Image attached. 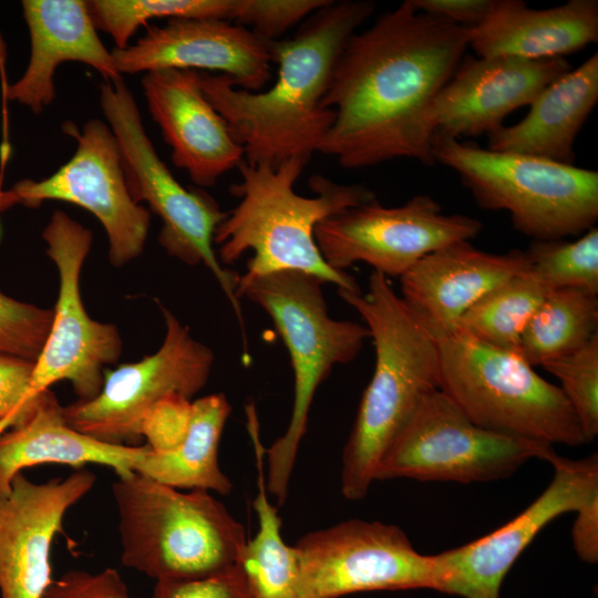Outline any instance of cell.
I'll use <instances>...</instances> for the list:
<instances>
[{
	"mask_svg": "<svg viewBox=\"0 0 598 598\" xmlns=\"http://www.w3.org/2000/svg\"><path fill=\"white\" fill-rule=\"evenodd\" d=\"M470 28L414 9L410 0L347 41L322 106L334 113L318 152L344 168L432 156L434 102L470 48Z\"/></svg>",
	"mask_w": 598,
	"mask_h": 598,
	"instance_id": "6da1fadb",
	"label": "cell"
},
{
	"mask_svg": "<svg viewBox=\"0 0 598 598\" xmlns=\"http://www.w3.org/2000/svg\"><path fill=\"white\" fill-rule=\"evenodd\" d=\"M369 0L331 1L309 16L288 40L269 41L274 84L262 92L238 89L224 74L197 71L199 86L241 146L246 163L277 167L318 152L334 113L322 100L337 59L373 13Z\"/></svg>",
	"mask_w": 598,
	"mask_h": 598,
	"instance_id": "7a4b0ae2",
	"label": "cell"
},
{
	"mask_svg": "<svg viewBox=\"0 0 598 598\" xmlns=\"http://www.w3.org/2000/svg\"><path fill=\"white\" fill-rule=\"evenodd\" d=\"M338 293L362 317L375 349L374 371L342 453V495L359 501L421 400L440 389V348L384 275L373 271L364 295L343 289Z\"/></svg>",
	"mask_w": 598,
	"mask_h": 598,
	"instance_id": "3957f363",
	"label": "cell"
},
{
	"mask_svg": "<svg viewBox=\"0 0 598 598\" xmlns=\"http://www.w3.org/2000/svg\"><path fill=\"white\" fill-rule=\"evenodd\" d=\"M308 159L293 157L277 167L239 164L241 181L230 192L240 198L214 234L219 261L233 264L246 251L248 277L295 270L312 275L338 289L361 292L355 279L330 267L315 240V229L324 218L375 199L360 185L338 184L322 175L309 181L313 197L298 195L295 183Z\"/></svg>",
	"mask_w": 598,
	"mask_h": 598,
	"instance_id": "277c9868",
	"label": "cell"
},
{
	"mask_svg": "<svg viewBox=\"0 0 598 598\" xmlns=\"http://www.w3.org/2000/svg\"><path fill=\"white\" fill-rule=\"evenodd\" d=\"M112 494L125 567L162 581L237 564L245 528L210 492H183L130 472L117 475Z\"/></svg>",
	"mask_w": 598,
	"mask_h": 598,
	"instance_id": "5b68a950",
	"label": "cell"
},
{
	"mask_svg": "<svg viewBox=\"0 0 598 598\" xmlns=\"http://www.w3.org/2000/svg\"><path fill=\"white\" fill-rule=\"evenodd\" d=\"M317 277L295 270L237 277L236 293L261 307L281 337L293 371V402L285 433L268 448L266 485L281 506L319 385L334 365L355 359L370 338L365 326L330 317Z\"/></svg>",
	"mask_w": 598,
	"mask_h": 598,
	"instance_id": "8992f818",
	"label": "cell"
},
{
	"mask_svg": "<svg viewBox=\"0 0 598 598\" xmlns=\"http://www.w3.org/2000/svg\"><path fill=\"white\" fill-rule=\"evenodd\" d=\"M432 156L453 169L477 205L506 210L533 240L580 236L598 219V173L542 157L482 148L434 133Z\"/></svg>",
	"mask_w": 598,
	"mask_h": 598,
	"instance_id": "52a82bcc",
	"label": "cell"
},
{
	"mask_svg": "<svg viewBox=\"0 0 598 598\" xmlns=\"http://www.w3.org/2000/svg\"><path fill=\"white\" fill-rule=\"evenodd\" d=\"M440 389L476 425L546 444L586 443L559 386L519 354L456 332L439 339Z\"/></svg>",
	"mask_w": 598,
	"mask_h": 598,
	"instance_id": "ba28073f",
	"label": "cell"
},
{
	"mask_svg": "<svg viewBox=\"0 0 598 598\" xmlns=\"http://www.w3.org/2000/svg\"><path fill=\"white\" fill-rule=\"evenodd\" d=\"M100 105L118 145L126 186L132 199L162 220L158 236L166 252L187 265H205L217 279L244 329L238 275L221 267L213 248L217 226L226 217L203 190L184 188L159 158L144 128L135 99L123 79L100 86Z\"/></svg>",
	"mask_w": 598,
	"mask_h": 598,
	"instance_id": "9c48e42d",
	"label": "cell"
},
{
	"mask_svg": "<svg viewBox=\"0 0 598 598\" xmlns=\"http://www.w3.org/2000/svg\"><path fill=\"white\" fill-rule=\"evenodd\" d=\"M553 445L483 429L441 390L429 392L389 445L374 481L475 483L512 476L533 458L556 455Z\"/></svg>",
	"mask_w": 598,
	"mask_h": 598,
	"instance_id": "30bf717a",
	"label": "cell"
},
{
	"mask_svg": "<svg viewBox=\"0 0 598 598\" xmlns=\"http://www.w3.org/2000/svg\"><path fill=\"white\" fill-rule=\"evenodd\" d=\"M47 254L59 274L53 320L34 362L30 391L38 395L59 381H70L79 400H91L104 382L103 369L122 353V339L111 323L93 320L80 295L82 266L92 246L89 228L55 210L43 229Z\"/></svg>",
	"mask_w": 598,
	"mask_h": 598,
	"instance_id": "8fae6325",
	"label": "cell"
},
{
	"mask_svg": "<svg viewBox=\"0 0 598 598\" xmlns=\"http://www.w3.org/2000/svg\"><path fill=\"white\" fill-rule=\"evenodd\" d=\"M482 223L462 214H444L427 195H416L398 207L377 198L331 215L315 229L326 262L343 271L364 262L385 277H401L424 256L476 237Z\"/></svg>",
	"mask_w": 598,
	"mask_h": 598,
	"instance_id": "7c38bea8",
	"label": "cell"
},
{
	"mask_svg": "<svg viewBox=\"0 0 598 598\" xmlns=\"http://www.w3.org/2000/svg\"><path fill=\"white\" fill-rule=\"evenodd\" d=\"M165 337L159 349L137 362L104 373L101 391L91 400L62 406L74 430L111 444L135 445L146 411L162 398L178 393L192 399L207 383L213 351L159 305Z\"/></svg>",
	"mask_w": 598,
	"mask_h": 598,
	"instance_id": "4fadbf2b",
	"label": "cell"
},
{
	"mask_svg": "<svg viewBox=\"0 0 598 598\" xmlns=\"http://www.w3.org/2000/svg\"><path fill=\"white\" fill-rule=\"evenodd\" d=\"M303 598L374 590L435 589L432 555L420 554L396 525L349 519L309 532L293 545Z\"/></svg>",
	"mask_w": 598,
	"mask_h": 598,
	"instance_id": "5bb4252c",
	"label": "cell"
},
{
	"mask_svg": "<svg viewBox=\"0 0 598 598\" xmlns=\"http://www.w3.org/2000/svg\"><path fill=\"white\" fill-rule=\"evenodd\" d=\"M62 130L76 141L73 156L51 176L22 179L11 189L30 208L62 200L92 213L105 229L110 262L121 267L143 251L151 213L128 193L117 141L106 123L91 118L80 130L66 121Z\"/></svg>",
	"mask_w": 598,
	"mask_h": 598,
	"instance_id": "9a60e30c",
	"label": "cell"
},
{
	"mask_svg": "<svg viewBox=\"0 0 598 598\" xmlns=\"http://www.w3.org/2000/svg\"><path fill=\"white\" fill-rule=\"evenodd\" d=\"M548 486L515 518L473 542L432 555L436 591L463 598H501L507 573L537 534L598 492V455L571 460L554 455Z\"/></svg>",
	"mask_w": 598,
	"mask_h": 598,
	"instance_id": "2e32d148",
	"label": "cell"
},
{
	"mask_svg": "<svg viewBox=\"0 0 598 598\" xmlns=\"http://www.w3.org/2000/svg\"><path fill=\"white\" fill-rule=\"evenodd\" d=\"M95 481V474L84 468L44 483L20 472L0 493V598H41L53 579V539L66 512Z\"/></svg>",
	"mask_w": 598,
	"mask_h": 598,
	"instance_id": "e0dca14e",
	"label": "cell"
},
{
	"mask_svg": "<svg viewBox=\"0 0 598 598\" xmlns=\"http://www.w3.org/2000/svg\"><path fill=\"white\" fill-rule=\"evenodd\" d=\"M117 72L164 69L208 70L229 76L236 86L258 92L271 79L269 42L225 20L169 19L152 27L134 44L112 50Z\"/></svg>",
	"mask_w": 598,
	"mask_h": 598,
	"instance_id": "ac0fdd59",
	"label": "cell"
},
{
	"mask_svg": "<svg viewBox=\"0 0 598 598\" xmlns=\"http://www.w3.org/2000/svg\"><path fill=\"white\" fill-rule=\"evenodd\" d=\"M570 69L565 58L526 60L465 54L434 102V133L458 141L488 135Z\"/></svg>",
	"mask_w": 598,
	"mask_h": 598,
	"instance_id": "d6986e66",
	"label": "cell"
},
{
	"mask_svg": "<svg viewBox=\"0 0 598 598\" xmlns=\"http://www.w3.org/2000/svg\"><path fill=\"white\" fill-rule=\"evenodd\" d=\"M142 87L153 120L169 145L175 166L202 187L244 161L241 146L204 95L197 71L164 69L147 72Z\"/></svg>",
	"mask_w": 598,
	"mask_h": 598,
	"instance_id": "ffe728a7",
	"label": "cell"
},
{
	"mask_svg": "<svg viewBox=\"0 0 598 598\" xmlns=\"http://www.w3.org/2000/svg\"><path fill=\"white\" fill-rule=\"evenodd\" d=\"M525 251L494 254L470 240L437 249L400 277L401 298L439 340L458 331L466 311L505 280L526 272Z\"/></svg>",
	"mask_w": 598,
	"mask_h": 598,
	"instance_id": "44dd1931",
	"label": "cell"
},
{
	"mask_svg": "<svg viewBox=\"0 0 598 598\" xmlns=\"http://www.w3.org/2000/svg\"><path fill=\"white\" fill-rule=\"evenodd\" d=\"M30 34V59L24 73L7 91L14 101L40 114L55 97L54 73L68 61L85 63L106 81L122 79L112 51L99 38L86 1L23 0Z\"/></svg>",
	"mask_w": 598,
	"mask_h": 598,
	"instance_id": "7402d4cb",
	"label": "cell"
},
{
	"mask_svg": "<svg viewBox=\"0 0 598 598\" xmlns=\"http://www.w3.org/2000/svg\"><path fill=\"white\" fill-rule=\"evenodd\" d=\"M597 41V0L542 10L522 0H493L485 19L470 29L468 47L481 58L543 60L565 58Z\"/></svg>",
	"mask_w": 598,
	"mask_h": 598,
	"instance_id": "603a6c76",
	"label": "cell"
},
{
	"mask_svg": "<svg viewBox=\"0 0 598 598\" xmlns=\"http://www.w3.org/2000/svg\"><path fill=\"white\" fill-rule=\"evenodd\" d=\"M145 445L111 444L71 427L62 405L50 389L44 390L31 415L0 434V493L10 488L22 470L40 464H64L76 470L86 464L113 468L116 475L134 472Z\"/></svg>",
	"mask_w": 598,
	"mask_h": 598,
	"instance_id": "cb8c5ba5",
	"label": "cell"
},
{
	"mask_svg": "<svg viewBox=\"0 0 598 598\" xmlns=\"http://www.w3.org/2000/svg\"><path fill=\"white\" fill-rule=\"evenodd\" d=\"M598 101V53L546 86L516 124L489 133L488 150L574 164L576 137Z\"/></svg>",
	"mask_w": 598,
	"mask_h": 598,
	"instance_id": "d4e9b609",
	"label": "cell"
},
{
	"mask_svg": "<svg viewBox=\"0 0 598 598\" xmlns=\"http://www.w3.org/2000/svg\"><path fill=\"white\" fill-rule=\"evenodd\" d=\"M230 410L223 393L196 399L184 441L166 453H154L148 447L134 472L178 489L228 495L233 483L219 466L218 451Z\"/></svg>",
	"mask_w": 598,
	"mask_h": 598,
	"instance_id": "484cf974",
	"label": "cell"
},
{
	"mask_svg": "<svg viewBox=\"0 0 598 598\" xmlns=\"http://www.w3.org/2000/svg\"><path fill=\"white\" fill-rule=\"evenodd\" d=\"M247 427L257 467V495L254 508L258 519L256 535L246 540L239 565L254 598H303L301 569L295 546L281 534V518L268 496L265 473V447L254 405H247Z\"/></svg>",
	"mask_w": 598,
	"mask_h": 598,
	"instance_id": "4316f807",
	"label": "cell"
},
{
	"mask_svg": "<svg viewBox=\"0 0 598 598\" xmlns=\"http://www.w3.org/2000/svg\"><path fill=\"white\" fill-rule=\"evenodd\" d=\"M598 293L549 291L524 328L517 354L532 367L570 353L598 334Z\"/></svg>",
	"mask_w": 598,
	"mask_h": 598,
	"instance_id": "83f0119b",
	"label": "cell"
},
{
	"mask_svg": "<svg viewBox=\"0 0 598 598\" xmlns=\"http://www.w3.org/2000/svg\"><path fill=\"white\" fill-rule=\"evenodd\" d=\"M528 270L484 295L462 317L457 332L517 353L524 328L549 292Z\"/></svg>",
	"mask_w": 598,
	"mask_h": 598,
	"instance_id": "f1b7e54d",
	"label": "cell"
},
{
	"mask_svg": "<svg viewBox=\"0 0 598 598\" xmlns=\"http://www.w3.org/2000/svg\"><path fill=\"white\" fill-rule=\"evenodd\" d=\"M87 10L96 30L110 34L116 49L128 45L148 20L214 19L233 22L235 0H90Z\"/></svg>",
	"mask_w": 598,
	"mask_h": 598,
	"instance_id": "f546056e",
	"label": "cell"
},
{
	"mask_svg": "<svg viewBox=\"0 0 598 598\" xmlns=\"http://www.w3.org/2000/svg\"><path fill=\"white\" fill-rule=\"evenodd\" d=\"M528 272L549 291L580 288L598 293V228L574 241L532 240L525 250Z\"/></svg>",
	"mask_w": 598,
	"mask_h": 598,
	"instance_id": "4dcf8cb0",
	"label": "cell"
},
{
	"mask_svg": "<svg viewBox=\"0 0 598 598\" xmlns=\"http://www.w3.org/2000/svg\"><path fill=\"white\" fill-rule=\"evenodd\" d=\"M542 367L559 380V389L576 414L586 443L592 442L598 435V334Z\"/></svg>",
	"mask_w": 598,
	"mask_h": 598,
	"instance_id": "1f68e13d",
	"label": "cell"
},
{
	"mask_svg": "<svg viewBox=\"0 0 598 598\" xmlns=\"http://www.w3.org/2000/svg\"><path fill=\"white\" fill-rule=\"evenodd\" d=\"M53 313V309L19 301L0 291V353L35 362Z\"/></svg>",
	"mask_w": 598,
	"mask_h": 598,
	"instance_id": "d6a6232c",
	"label": "cell"
},
{
	"mask_svg": "<svg viewBox=\"0 0 598 598\" xmlns=\"http://www.w3.org/2000/svg\"><path fill=\"white\" fill-rule=\"evenodd\" d=\"M331 0H235L233 22L264 41H276Z\"/></svg>",
	"mask_w": 598,
	"mask_h": 598,
	"instance_id": "836d02e7",
	"label": "cell"
},
{
	"mask_svg": "<svg viewBox=\"0 0 598 598\" xmlns=\"http://www.w3.org/2000/svg\"><path fill=\"white\" fill-rule=\"evenodd\" d=\"M193 401L182 394L171 393L152 405L140 425V435L154 453L176 448L185 439L192 419Z\"/></svg>",
	"mask_w": 598,
	"mask_h": 598,
	"instance_id": "e575fe53",
	"label": "cell"
},
{
	"mask_svg": "<svg viewBox=\"0 0 598 598\" xmlns=\"http://www.w3.org/2000/svg\"><path fill=\"white\" fill-rule=\"evenodd\" d=\"M34 362L0 353V434L22 424L35 409L41 393L30 391Z\"/></svg>",
	"mask_w": 598,
	"mask_h": 598,
	"instance_id": "d590c367",
	"label": "cell"
},
{
	"mask_svg": "<svg viewBox=\"0 0 598 598\" xmlns=\"http://www.w3.org/2000/svg\"><path fill=\"white\" fill-rule=\"evenodd\" d=\"M152 598H254L238 564L192 579L156 581Z\"/></svg>",
	"mask_w": 598,
	"mask_h": 598,
	"instance_id": "8d00e7d4",
	"label": "cell"
},
{
	"mask_svg": "<svg viewBox=\"0 0 598 598\" xmlns=\"http://www.w3.org/2000/svg\"><path fill=\"white\" fill-rule=\"evenodd\" d=\"M41 598H132L121 575L113 568L97 573L71 570L52 579Z\"/></svg>",
	"mask_w": 598,
	"mask_h": 598,
	"instance_id": "74e56055",
	"label": "cell"
},
{
	"mask_svg": "<svg viewBox=\"0 0 598 598\" xmlns=\"http://www.w3.org/2000/svg\"><path fill=\"white\" fill-rule=\"evenodd\" d=\"M410 2L420 12L472 29L485 19L493 0H410Z\"/></svg>",
	"mask_w": 598,
	"mask_h": 598,
	"instance_id": "f35d334b",
	"label": "cell"
},
{
	"mask_svg": "<svg viewBox=\"0 0 598 598\" xmlns=\"http://www.w3.org/2000/svg\"><path fill=\"white\" fill-rule=\"evenodd\" d=\"M571 528L574 549L588 564L598 561V492L591 494L575 512Z\"/></svg>",
	"mask_w": 598,
	"mask_h": 598,
	"instance_id": "ab89813d",
	"label": "cell"
},
{
	"mask_svg": "<svg viewBox=\"0 0 598 598\" xmlns=\"http://www.w3.org/2000/svg\"><path fill=\"white\" fill-rule=\"evenodd\" d=\"M6 63H7V44L2 37V33L0 31V80H1V90H2V101H3V146H8L9 143L7 141V91L9 87L8 81H7V72H6Z\"/></svg>",
	"mask_w": 598,
	"mask_h": 598,
	"instance_id": "60d3db41",
	"label": "cell"
},
{
	"mask_svg": "<svg viewBox=\"0 0 598 598\" xmlns=\"http://www.w3.org/2000/svg\"><path fill=\"white\" fill-rule=\"evenodd\" d=\"M16 205H20V200L16 193L11 188L8 190L0 189V213L8 210Z\"/></svg>",
	"mask_w": 598,
	"mask_h": 598,
	"instance_id": "b9f144b4",
	"label": "cell"
}]
</instances>
